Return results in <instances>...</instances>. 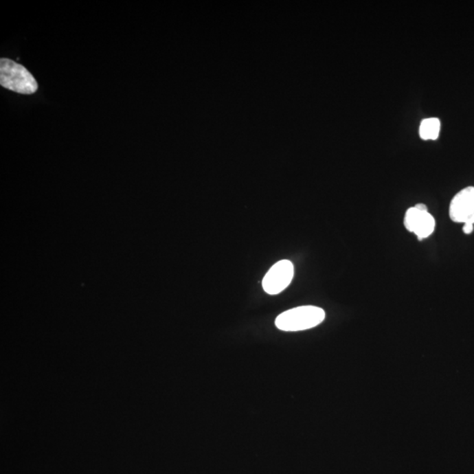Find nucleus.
Segmentation results:
<instances>
[{
  "mask_svg": "<svg viewBox=\"0 0 474 474\" xmlns=\"http://www.w3.org/2000/svg\"><path fill=\"white\" fill-rule=\"evenodd\" d=\"M324 319V309L315 306H302L280 314L276 318L275 325L283 331H302L318 326Z\"/></svg>",
  "mask_w": 474,
  "mask_h": 474,
  "instance_id": "f257e3e1",
  "label": "nucleus"
},
{
  "mask_svg": "<svg viewBox=\"0 0 474 474\" xmlns=\"http://www.w3.org/2000/svg\"><path fill=\"white\" fill-rule=\"evenodd\" d=\"M0 84L21 94H33L38 90L36 78L28 69L8 58L0 60Z\"/></svg>",
  "mask_w": 474,
  "mask_h": 474,
  "instance_id": "f03ea898",
  "label": "nucleus"
},
{
  "mask_svg": "<svg viewBox=\"0 0 474 474\" xmlns=\"http://www.w3.org/2000/svg\"><path fill=\"white\" fill-rule=\"evenodd\" d=\"M407 232L415 234L419 241L428 238L436 229L435 218L429 213L425 204H416L407 210L403 220Z\"/></svg>",
  "mask_w": 474,
  "mask_h": 474,
  "instance_id": "7ed1b4c3",
  "label": "nucleus"
},
{
  "mask_svg": "<svg viewBox=\"0 0 474 474\" xmlns=\"http://www.w3.org/2000/svg\"><path fill=\"white\" fill-rule=\"evenodd\" d=\"M295 275V267L289 260L277 262L265 274L263 289L268 295H279L289 286Z\"/></svg>",
  "mask_w": 474,
  "mask_h": 474,
  "instance_id": "20e7f679",
  "label": "nucleus"
},
{
  "mask_svg": "<svg viewBox=\"0 0 474 474\" xmlns=\"http://www.w3.org/2000/svg\"><path fill=\"white\" fill-rule=\"evenodd\" d=\"M451 220L457 223L474 224V188L461 190L454 196L449 207Z\"/></svg>",
  "mask_w": 474,
  "mask_h": 474,
  "instance_id": "39448f33",
  "label": "nucleus"
},
{
  "mask_svg": "<svg viewBox=\"0 0 474 474\" xmlns=\"http://www.w3.org/2000/svg\"><path fill=\"white\" fill-rule=\"evenodd\" d=\"M440 129V120L438 118L425 119L420 125L419 135L422 140H437Z\"/></svg>",
  "mask_w": 474,
  "mask_h": 474,
  "instance_id": "423d86ee",
  "label": "nucleus"
},
{
  "mask_svg": "<svg viewBox=\"0 0 474 474\" xmlns=\"http://www.w3.org/2000/svg\"><path fill=\"white\" fill-rule=\"evenodd\" d=\"M473 229H474V224H472V223L464 224L463 232L464 234H466V235H470V234H472L473 232Z\"/></svg>",
  "mask_w": 474,
  "mask_h": 474,
  "instance_id": "0eeeda50",
  "label": "nucleus"
}]
</instances>
